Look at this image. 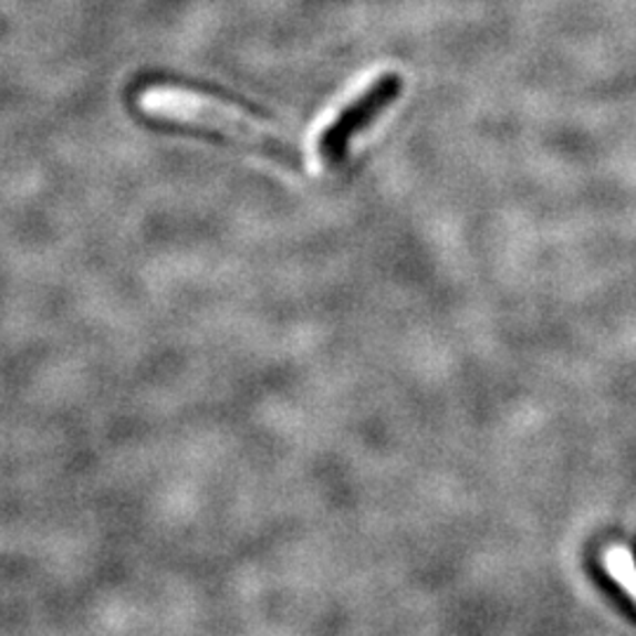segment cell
<instances>
[{
    "instance_id": "cell-2",
    "label": "cell",
    "mask_w": 636,
    "mask_h": 636,
    "mask_svg": "<svg viewBox=\"0 0 636 636\" xmlns=\"http://www.w3.org/2000/svg\"><path fill=\"white\" fill-rule=\"evenodd\" d=\"M604 566L615 577V583L621 585L636 602V566H634V556L627 550H623V548H613L611 552L604 554Z\"/></svg>"
},
{
    "instance_id": "cell-1",
    "label": "cell",
    "mask_w": 636,
    "mask_h": 636,
    "mask_svg": "<svg viewBox=\"0 0 636 636\" xmlns=\"http://www.w3.org/2000/svg\"><path fill=\"white\" fill-rule=\"evenodd\" d=\"M402 93V79L396 74H385L373 81L363 93L352 100L335 121L325 127L319 137V156L329 166H340L347 158L350 142L363 127H368L385 108Z\"/></svg>"
}]
</instances>
